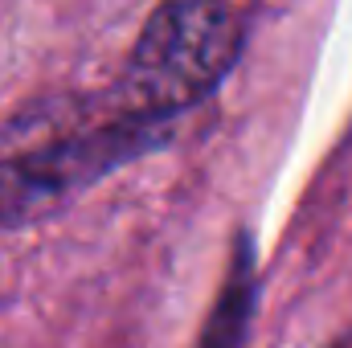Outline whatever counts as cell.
Returning a JSON list of instances; mask_svg holds the SVG:
<instances>
[{
	"label": "cell",
	"instance_id": "1",
	"mask_svg": "<svg viewBox=\"0 0 352 348\" xmlns=\"http://www.w3.org/2000/svg\"><path fill=\"white\" fill-rule=\"evenodd\" d=\"M242 54V21L221 0H173L140 33L115 90L119 111L140 123L201 102Z\"/></svg>",
	"mask_w": 352,
	"mask_h": 348
}]
</instances>
